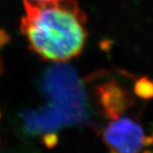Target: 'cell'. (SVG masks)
I'll list each match as a JSON object with an SVG mask.
<instances>
[{"label":"cell","instance_id":"1","mask_svg":"<svg viewBox=\"0 0 153 153\" xmlns=\"http://www.w3.org/2000/svg\"><path fill=\"white\" fill-rule=\"evenodd\" d=\"M86 21L76 0H24L21 31L34 53L46 60L65 62L82 53L88 36Z\"/></svg>","mask_w":153,"mask_h":153},{"label":"cell","instance_id":"6","mask_svg":"<svg viewBox=\"0 0 153 153\" xmlns=\"http://www.w3.org/2000/svg\"><path fill=\"white\" fill-rule=\"evenodd\" d=\"M146 153H150V152H146Z\"/></svg>","mask_w":153,"mask_h":153},{"label":"cell","instance_id":"3","mask_svg":"<svg viewBox=\"0 0 153 153\" xmlns=\"http://www.w3.org/2000/svg\"><path fill=\"white\" fill-rule=\"evenodd\" d=\"M95 94L103 112L111 119H117L134 104L128 90L115 80L100 84Z\"/></svg>","mask_w":153,"mask_h":153},{"label":"cell","instance_id":"5","mask_svg":"<svg viewBox=\"0 0 153 153\" xmlns=\"http://www.w3.org/2000/svg\"><path fill=\"white\" fill-rule=\"evenodd\" d=\"M30 2H33V3H43V2H46V1H49V0H27Z\"/></svg>","mask_w":153,"mask_h":153},{"label":"cell","instance_id":"4","mask_svg":"<svg viewBox=\"0 0 153 153\" xmlns=\"http://www.w3.org/2000/svg\"><path fill=\"white\" fill-rule=\"evenodd\" d=\"M134 93L139 98L150 100L153 98V80L142 76L134 82Z\"/></svg>","mask_w":153,"mask_h":153},{"label":"cell","instance_id":"2","mask_svg":"<svg viewBox=\"0 0 153 153\" xmlns=\"http://www.w3.org/2000/svg\"><path fill=\"white\" fill-rule=\"evenodd\" d=\"M103 139L113 153H139L153 142L137 122L128 117H118L105 128Z\"/></svg>","mask_w":153,"mask_h":153}]
</instances>
